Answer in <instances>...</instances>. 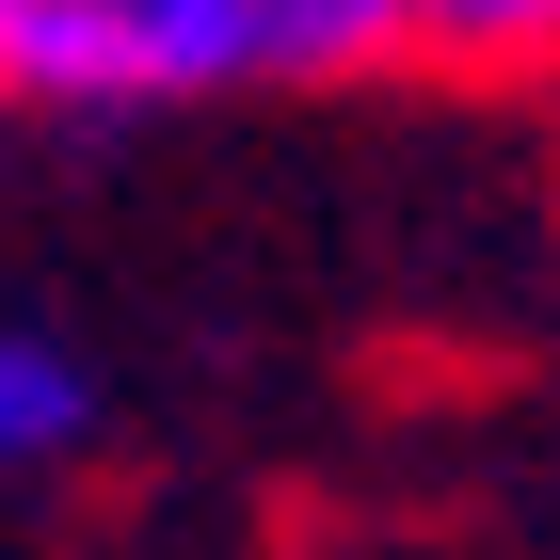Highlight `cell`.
<instances>
[{"mask_svg": "<svg viewBox=\"0 0 560 560\" xmlns=\"http://www.w3.org/2000/svg\"><path fill=\"white\" fill-rule=\"evenodd\" d=\"M417 65H448V81H560V0H417Z\"/></svg>", "mask_w": 560, "mask_h": 560, "instance_id": "7a4b0ae2", "label": "cell"}, {"mask_svg": "<svg viewBox=\"0 0 560 560\" xmlns=\"http://www.w3.org/2000/svg\"><path fill=\"white\" fill-rule=\"evenodd\" d=\"M81 432H96V385L48 337H0V465H65Z\"/></svg>", "mask_w": 560, "mask_h": 560, "instance_id": "3957f363", "label": "cell"}, {"mask_svg": "<svg viewBox=\"0 0 560 560\" xmlns=\"http://www.w3.org/2000/svg\"><path fill=\"white\" fill-rule=\"evenodd\" d=\"M289 81L272 0H0V113H176Z\"/></svg>", "mask_w": 560, "mask_h": 560, "instance_id": "6da1fadb", "label": "cell"}]
</instances>
